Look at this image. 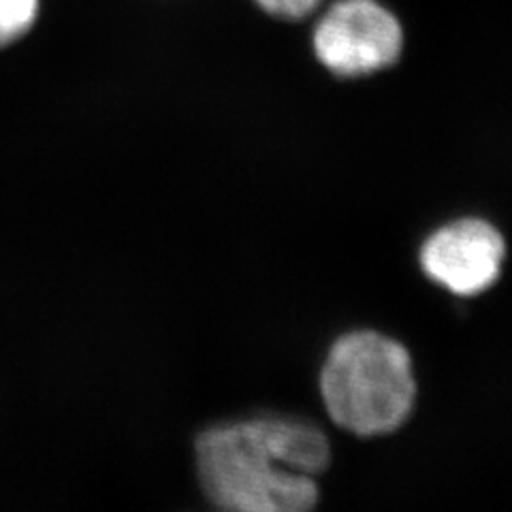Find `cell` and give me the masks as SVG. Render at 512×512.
<instances>
[{
    "label": "cell",
    "mask_w": 512,
    "mask_h": 512,
    "mask_svg": "<svg viewBox=\"0 0 512 512\" xmlns=\"http://www.w3.org/2000/svg\"><path fill=\"white\" fill-rule=\"evenodd\" d=\"M331 421L355 436L393 434L412 414L416 378L408 348L374 329L335 340L320 370Z\"/></svg>",
    "instance_id": "obj_1"
},
{
    "label": "cell",
    "mask_w": 512,
    "mask_h": 512,
    "mask_svg": "<svg viewBox=\"0 0 512 512\" xmlns=\"http://www.w3.org/2000/svg\"><path fill=\"white\" fill-rule=\"evenodd\" d=\"M201 485L224 512H314V476L288 470L256 419L205 429L195 442Z\"/></svg>",
    "instance_id": "obj_2"
},
{
    "label": "cell",
    "mask_w": 512,
    "mask_h": 512,
    "mask_svg": "<svg viewBox=\"0 0 512 512\" xmlns=\"http://www.w3.org/2000/svg\"><path fill=\"white\" fill-rule=\"evenodd\" d=\"M404 32L397 18L376 0H342L314 30L318 60L340 77H361L387 69L402 56Z\"/></svg>",
    "instance_id": "obj_3"
},
{
    "label": "cell",
    "mask_w": 512,
    "mask_h": 512,
    "mask_svg": "<svg viewBox=\"0 0 512 512\" xmlns=\"http://www.w3.org/2000/svg\"><path fill=\"white\" fill-rule=\"evenodd\" d=\"M506 244L483 218H459L431 233L419 252L423 274L457 297H474L498 282Z\"/></svg>",
    "instance_id": "obj_4"
},
{
    "label": "cell",
    "mask_w": 512,
    "mask_h": 512,
    "mask_svg": "<svg viewBox=\"0 0 512 512\" xmlns=\"http://www.w3.org/2000/svg\"><path fill=\"white\" fill-rule=\"evenodd\" d=\"M256 423L271 453L288 470L316 476L329 468L331 446L323 429L291 416H261Z\"/></svg>",
    "instance_id": "obj_5"
},
{
    "label": "cell",
    "mask_w": 512,
    "mask_h": 512,
    "mask_svg": "<svg viewBox=\"0 0 512 512\" xmlns=\"http://www.w3.org/2000/svg\"><path fill=\"white\" fill-rule=\"evenodd\" d=\"M39 18V0H0V50L18 43Z\"/></svg>",
    "instance_id": "obj_6"
},
{
    "label": "cell",
    "mask_w": 512,
    "mask_h": 512,
    "mask_svg": "<svg viewBox=\"0 0 512 512\" xmlns=\"http://www.w3.org/2000/svg\"><path fill=\"white\" fill-rule=\"evenodd\" d=\"M256 5L282 20H303L320 5V0H256Z\"/></svg>",
    "instance_id": "obj_7"
}]
</instances>
